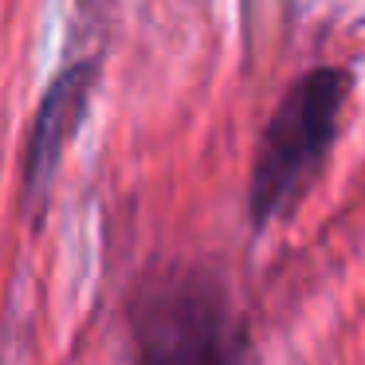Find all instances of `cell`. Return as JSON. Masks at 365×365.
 <instances>
[{
	"mask_svg": "<svg viewBox=\"0 0 365 365\" xmlns=\"http://www.w3.org/2000/svg\"><path fill=\"white\" fill-rule=\"evenodd\" d=\"M138 365H247V326L212 275H161L134 299Z\"/></svg>",
	"mask_w": 365,
	"mask_h": 365,
	"instance_id": "1",
	"label": "cell"
},
{
	"mask_svg": "<svg viewBox=\"0 0 365 365\" xmlns=\"http://www.w3.org/2000/svg\"><path fill=\"white\" fill-rule=\"evenodd\" d=\"M346 87L349 75L341 67H314L275 106L252 165V216L259 224L291 208L310 181L326 145L334 142Z\"/></svg>",
	"mask_w": 365,
	"mask_h": 365,
	"instance_id": "2",
	"label": "cell"
},
{
	"mask_svg": "<svg viewBox=\"0 0 365 365\" xmlns=\"http://www.w3.org/2000/svg\"><path fill=\"white\" fill-rule=\"evenodd\" d=\"M91 79H95V63H91V59L59 71L56 83L48 87V95H43L40 110H36L32 138H28V158H24L28 192H36V197L48 189L51 169H56V161H59V150H63V142L71 138L75 122H79L83 106H87Z\"/></svg>",
	"mask_w": 365,
	"mask_h": 365,
	"instance_id": "3",
	"label": "cell"
}]
</instances>
